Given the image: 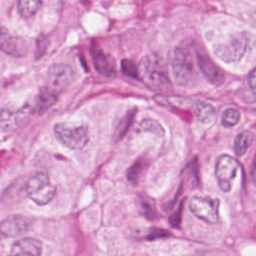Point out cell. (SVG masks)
I'll use <instances>...</instances> for the list:
<instances>
[{"mask_svg": "<svg viewBox=\"0 0 256 256\" xmlns=\"http://www.w3.org/2000/svg\"><path fill=\"white\" fill-rule=\"evenodd\" d=\"M27 196L37 205L48 204L56 194V188L51 183L47 174L43 172L33 173L24 185Z\"/></svg>", "mask_w": 256, "mask_h": 256, "instance_id": "6da1fadb", "label": "cell"}, {"mask_svg": "<svg viewBox=\"0 0 256 256\" xmlns=\"http://www.w3.org/2000/svg\"><path fill=\"white\" fill-rule=\"evenodd\" d=\"M54 133L62 145L73 150L82 149L89 140L88 128L85 125L57 123L54 125Z\"/></svg>", "mask_w": 256, "mask_h": 256, "instance_id": "7a4b0ae2", "label": "cell"}, {"mask_svg": "<svg viewBox=\"0 0 256 256\" xmlns=\"http://www.w3.org/2000/svg\"><path fill=\"white\" fill-rule=\"evenodd\" d=\"M144 78L155 87H166L170 85L168 69L164 60L157 54L146 56L141 62Z\"/></svg>", "mask_w": 256, "mask_h": 256, "instance_id": "3957f363", "label": "cell"}, {"mask_svg": "<svg viewBox=\"0 0 256 256\" xmlns=\"http://www.w3.org/2000/svg\"><path fill=\"white\" fill-rule=\"evenodd\" d=\"M173 74L176 82L187 86L195 79L196 73L191 53L184 47H177L173 55Z\"/></svg>", "mask_w": 256, "mask_h": 256, "instance_id": "277c9868", "label": "cell"}, {"mask_svg": "<svg viewBox=\"0 0 256 256\" xmlns=\"http://www.w3.org/2000/svg\"><path fill=\"white\" fill-rule=\"evenodd\" d=\"M191 212L199 219L216 224L219 221V200L207 196H192L189 200Z\"/></svg>", "mask_w": 256, "mask_h": 256, "instance_id": "5b68a950", "label": "cell"}, {"mask_svg": "<svg viewBox=\"0 0 256 256\" xmlns=\"http://www.w3.org/2000/svg\"><path fill=\"white\" fill-rule=\"evenodd\" d=\"M248 36L245 33L233 36L230 40L215 47V54L225 62H237L244 55L248 46Z\"/></svg>", "mask_w": 256, "mask_h": 256, "instance_id": "8992f818", "label": "cell"}, {"mask_svg": "<svg viewBox=\"0 0 256 256\" xmlns=\"http://www.w3.org/2000/svg\"><path fill=\"white\" fill-rule=\"evenodd\" d=\"M239 164L236 159L227 154L220 155L215 163V176L220 189L229 192L232 187V181L236 175Z\"/></svg>", "mask_w": 256, "mask_h": 256, "instance_id": "52a82bcc", "label": "cell"}, {"mask_svg": "<svg viewBox=\"0 0 256 256\" xmlns=\"http://www.w3.org/2000/svg\"><path fill=\"white\" fill-rule=\"evenodd\" d=\"M74 78L75 72L71 66L54 64L47 71L45 86L60 94L74 81Z\"/></svg>", "mask_w": 256, "mask_h": 256, "instance_id": "ba28073f", "label": "cell"}, {"mask_svg": "<svg viewBox=\"0 0 256 256\" xmlns=\"http://www.w3.org/2000/svg\"><path fill=\"white\" fill-rule=\"evenodd\" d=\"M33 114V106L29 103L17 109H2L0 111V127L5 131H14L24 125Z\"/></svg>", "mask_w": 256, "mask_h": 256, "instance_id": "9c48e42d", "label": "cell"}, {"mask_svg": "<svg viewBox=\"0 0 256 256\" xmlns=\"http://www.w3.org/2000/svg\"><path fill=\"white\" fill-rule=\"evenodd\" d=\"M32 221L22 215H11L0 222V239L17 237L31 227Z\"/></svg>", "mask_w": 256, "mask_h": 256, "instance_id": "30bf717a", "label": "cell"}, {"mask_svg": "<svg viewBox=\"0 0 256 256\" xmlns=\"http://www.w3.org/2000/svg\"><path fill=\"white\" fill-rule=\"evenodd\" d=\"M0 51L14 57H21L26 53V46L23 40L12 36L9 31L0 27Z\"/></svg>", "mask_w": 256, "mask_h": 256, "instance_id": "8fae6325", "label": "cell"}, {"mask_svg": "<svg viewBox=\"0 0 256 256\" xmlns=\"http://www.w3.org/2000/svg\"><path fill=\"white\" fill-rule=\"evenodd\" d=\"M197 64L206 79L213 85H221L224 82L225 76L223 71L206 55L198 53Z\"/></svg>", "mask_w": 256, "mask_h": 256, "instance_id": "7c38bea8", "label": "cell"}, {"mask_svg": "<svg viewBox=\"0 0 256 256\" xmlns=\"http://www.w3.org/2000/svg\"><path fill=\"white\" fill-rule=\"evenodd\" d=\"M10 253L13 255L38 256L42 253V243L36 238H21L11 245Z\"/></svg>", "mask_w": 256, "mask_h": 256, "instance_id": "4fadbf2b", "label": "cell"}, {"mask_svg": "<svg viewBox=\"0 0 256 256\" xmlns=\"http://www.w3.org/2000/svg\"><path fill=\"white\" fill-rule=\"evenodd\" d=\"M58 97H59L58 92H56L44 85L40 89V91L35 99V105L33 106L34 113L43 114L57 102Z\"/></svg>", "mask_w": 256, "mask_h": 256, "instance_id": "5bb4252c", "label": "cell"}, {"mask_svg": "<svg viewBox=\"0 0 256 256\" xmlns=\"http://www.w3.org/2000/svg\"><path fill=\"white\" fill-rule=\"evenodd\" d=\"M92 59L95 69L106 76H113L116 73L115 62L111 56L105 54L104 52L94 49L92 52Z\"/></svg>", "mask_w": 256, "mask_h": 256, "instance_id": "9a60e30c", "label": "cell"}, {"mask_svg": "<svg viewBox=\"0 0 256 256\" xmlns=\"http://www.w3.org/2000/svg\"><path fill=\"white\" fill-rule=\"evenodd\" d=\"M194 113L197 120L204 124L211 123L215 119V115H216V111L214 107L204 102H198L194 106Z\"/></svg>", "mask_w": 256, "mask_h": 256, "instance_id": "2e32d148", "label": "cell"}, {"mask_svg": "<svg viewBox=\"0 0 256 256\" xmlns=\"http://www.w3.org/2000/svg\"><path fill=\"white\" fill-rule=\"evenodd\" d=\"M137 205H138V209L141 212V214L144 215L146 218H148L150 220H154V219L158 218V212L156 210L153 199H151L147 196H144V195L138 196Z\"/></svg>", "mask_w": 256, "mask_h": 256, "instance_id": "e0dca14e", "label": "cell"}, {"mask_svg": "<svg viewBox=\"0 0 256 256\" xmlns=\"http://www.w3.org/2000/svg\"><path fill=\"white\" fill-rule=\"evenodd\" d=\"M253 140V134L251 131L245 130L240 132L234 142V151L236 155L242 156L246 153L247 149L249 148L250 144L252 143Z\"/></svg>", "mask_w": 256, "mask_h": 256, "instance_id": "ac0fdd59", "label": "cell"}, {"mask_svg": "<svg viewBox=\"0 0 256 256\" xmlns=\"http://www.w3.org/2000/svg\"><path fill=\"white\" fill-rule=\"evenodd\" d=\"M41 7V0H18V11L23 18H30Z\"/></svg>", "mask_w": 256, "mask_h": 256, "instance_id": "d6986e66", "label": "cell"}, {"mask_svg": "<svg viewBox=\"0 0 256 256\" xmlns=\"http://www.w3.org/2000/svg\"><path fill=\"white\" fill-rule=\"evenodd\" d=\"M147 162L148 160L144 157H141L139 159H137L132 165L131 167L128 169L127 171V179L132 182V183H137L141 173L143 172L144 168L147 166Z\"/></svg>", "mask_w": 256, "mask_h": 256, "instance_id": "ffe728a7", "label": "cell"}, {"mask_svg": "<svg viewBox=\"0 0 256 256\" xmlns=\"http://www.w3.org/2000/svg\"><path fill=\"white\" fill-rule=\"evenodd\" d=\"M136 109H132L130 111H128V113L120 120L117 128H116V132H115V136L117 137V139H121L126 132L128 131V129L130 128V126L133 123L134 120V116H135V112Z\"/></svg>", "mask_w": 256, "mask_h": 256, "instance_id": "44dd1931", "label": "cell"}, {"mask_svg": "<svg viewBox=\"0 0 256 256\" xmlns=\"http://www.w3.org/2000/svg\"><path fill=\"white\" fill-rule=\"evenodd\" d=\"M239 120L240 112L235 108H227L221 116V123L226 128L236 125L239 122Z\"/></svg>", "mask_w": 256, "mask_h": 256, "instance_id": "7402d4cb", "label": "cell"}, {"mask_svg": "<svg viewBox=\"0 0 256 256\" xmlns=\"http://www.w3.org/2000/svg\"><path fill=\"white\" fill-rule=\"evenodd\" d=\"M121 70L125 76L133 79H139V72L134 62L128 59H123L121 62Z\"/></svg>", "mask_w": 256, "mask_h": 256, "instance_id": "603a6c76", "label": "cell"}, {"mask_svg": "<svg viewBox=\"0 0 256 256\" xmlns=\"http://www.w3.org/2000/svg\"><path fill=\"white\" fill-rule=\"evenodd\" d=\"M184 200H181V202L179 203V206L177 208V210L170 216L169 218V222L170 225L174 228H179L180 224H181V219H182V211H183V205H184Z\"/></svg>", "mask_w": 256, "mask_h": 256, "instance_id": "cb8c5ba5", "label": "cell"}, {"mask_svg": "<svg viewBox=\"0 0 256 256\" xmlns=\"http://www.w3.org/2000/svg\"><path fill=\"white\" fill-rule=\"evenodd\" d=\"M141 128L144 131H152L153 133L159 134L160 132H163V129L159 123H157L154 120H145L141 123Z\"/></svg>", "mask_w": 256, "mask_h": 256, "instance_id": "d4e9b609", "label": "cell"}, {"mask_svg": "<svg viewBox=\"0 0 256 256\" xmlns=\"http://www.w3.org/2000/svg\"><path fill=\"white\" fill-rule=\"evenodd\" d=\"M48 44H49V41L46 37H39V39L37 40V48H36V58H40L42 57L45 52H46V49L48 47Z\"/></svg>", "mask_w": 256, "mask_h": 256, "instance_id": "484cf974", "label": "cell"}, {"mask_svg": "<svg viewBox=\"0 0 256 256\" xmlns=\"http://www.w3.org/2000/svg\"><path fill=\"white\" fill-rule=\"evenodd\" d=\"M168 235H169V233L166 230H163V229H152L149 232V234L146 236V238L148 240H154L156 238H163V237H166Z\"/></svg>", "mask_w": 256, "mask_h": 256, "instance_id": "4316f807", "label": "cell"}, {"mask_svg": "<svg viewBox=\"0 0 256 256\" xmlns=\"http://www.w3.org/2000/svg\"><path fill=\"white\" fill-rule=\"evenodd\" d=\"M248 86L250 90L254 93L255 92V70H251V72L248 75Z\"/></svg>", "mask_w": 256, "mask_h": 256, "instance_id": "83f0119b", "label": "cell"}]
</instances>
